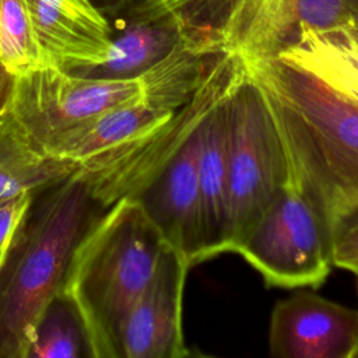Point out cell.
<instances>
[{
	"instance_id": "cell-1",
	"label": "cell",
	"mask_w": 358,
	"mask_h": 358,
	"mask_svg": "<svg viewBox=\"0 0 358 358\" xmlns=\"http://www.w3.org/2000/svg\"><path fill=\"white\" fill-rule=\"evenodd\" d=\"M242 60L277 127L289 182L333 232L358 215V96L282 57Z\"/></svg>"
},
{
	"instance_id": "cell-2",
	"label": "cell",
	"mask_w": 358,
	"mask_h": 358,
	"mask_svg": "<svg viewBox=\"0 0 358 358\" xmlns=\"http://www.w3.org/2000/svg\"><path fill=\"white\" fill-rule=\"evenodd\" d=\"M168 243L138 200L96 213L76 243L60 296L77 312L91 358H120L123 322Z\"/></svg>"
},
{
	"instance_id": "cell-3",
	"label": "cell",
	"mask_w": 358,
	"mask_h": 358,
	"mask_svg": "<svg viewBox=\"0 0 358 358\" xmlns=\"http://www.w3.org/2000/svg\"><path fill=\"white\" fill-rule=\"evenodd\" d=\"M99 211L76 175L35 197L0 267V358H28L39 319L60 295L71 252Z\"/></svg>"
},
{
	"instance_id": "cell-4",
	"label": "cell",
	"mask_w": 358,
	"mask_h": 358,
	"mask_svg": "<svg viewBox=\"0 0 358 358\" xmlns=\"http://www.w3.org/2000/svg\"><path fill=\"white\" fill-rule=\"evenodd\" d=\"M288 180L289 169L277 127L260 90L243 69L228 95L225 252H236Z\"/></svg>"
},
{
	"instance_id": "cell-5",
	"label": "cell",
	"mask_w": 358,
	"mask_h": 358,
	"mask_svg": "<svg viewBox=\"0 0 358 358\" xmlns=\"http://www.w3.org/2000/svg\"><path fill=\"white\" fill-rule=\"evenodd\" d=\"M235 253L263 277L267 287L317 288L334 266L330 227L289 180L248 231Z\"/></svg>"
},
{
	"instance_id": "cell-6",
	"label": "cell",
	"mask_w": 358,
	"mask_h": 358,
	"mask_svg": "<svg viewBox=\"0 0 358 358\" xmlns=\"http://www.w3.org/2000/svg\"><path fill=\"white\" fill-rule=\"evenodd\" d=\"M141 99V77L92 78L43 64L14 74L7 113L29 143L46 154L63 133L103 112Z\"/></svg>"
},
{
	"instance_id": "cell-7",
	"label": "cell",
	"mask_w": 358,
	"mask_h": 358,
	"mask_svg": "<svg viewBox=\"0 0 358 358\" xmlns=\"http://www.w3.org/2000/svg\"><path fill=\"white\" fill-rule=\"evenodd\" d=\"M105 20L110 35L106 59L71 74L108 80L138 78L185 42L228 50L218 38L200 27L192 0H131Z\"/></svg>"
},
{
	"instance_id": "cell-8",
	"label": "cell",
	"mask_w": 358,
	"mask_h": 358,
	"mask_svg": "<svg viewBox=\"0 0 358 358\" xmlns=\"http://www.w3.org/2000/svg\"><path fill=\"white\" fill-rule=\"evenodd\" d=\"M185 257L166 245L155 270L130 308L120 330V358H183L182 306L186 274Z\"/></svg>"
},
{
	"instance_id": "cell-9",
	"label": "cell",
	"mask_w": 358,
	"mask_h": 358,
	"mask_svg": "<svg viewBox=\"0 0 358 358\" xmlns=\"http://www.w3.org/2000/svg\"><path fill=\"white\" fill-rule=\"evenodd\" d=\"M358 344V310L315 292L298 291L277 302L270 317L274 358H352Z\"/></svg>"
},
{
	"instance_id": "cell-10",
	"label": "cell",
	"mask_w": 358,
	"mask_h": 358,
	"mask_svg": "<svg viewBox=\"0 0 358 358\" xmlns=\"http://www.w3.org/2000/svg\"><path fill=\"white\" fill-rule=\"evenodd\" d=\"M352 25L345 0H246L228 48L242 59L277 57L305 31H333Z\"/></svg>"
},
{
	"instance_id": "cell-11",
	"label": "cell",
	"mask_w": 358,
	"mask_h": 358,
	"mask_svg": "<svg viewBox=\"0 0 358 358\" xmlns=\"http://www.w3.org/2000/svg\"><path fill=\"white\" fill-rule=\"evenodd\" d=\"M197 127L136 197L165 242L190 267L199 264Z\"/></svg>"
},
{
	"instance_id": "cell-12",
	"label": "cell",
	"mask_w": 358,
	"mask_h": 358,
	"mask_svg": "<svg viewBox=\"0 0 358 358\" xmlns=\"http://www.w3.org/2000/svg\"><path fill=\"white\" fill-rule=\"evenodd\" d=\"M45 64L67 73L102 63L109 25L87 0H25Z\"/></svg>"
},
{
	"instance_id": "cell-13",
	"label": "cell",
	"mask_w": 358,
	"mask_h": 358,
	"mask_svg": "<svg viewBox=\"0 0 358 358\" xmlns=\"http://www.w3.org/2000/svg\"><path fill=\"white\" fill-rule=\"evenodd\" d=\"M229 92L208 110L197 127L199 263L225 253Z\"/></svg>"
},
{
	"instance_id": "cell-14",
	"label": "cell",
	"mask_w": 358,
	"mask_h": 358,
	"mask_svg": "<svg viewBox=\"0 0 358 358\" xmlns=\"http://www.w3.org/2000/svg\"><path fill=\"white\" fill-rule=\"evenodd\" d=\"M175 112L145 99L110 109L63 133L46 154L78 165L168 120Z\"/></svg>"
},
{
	"instance_id": "cell-15",
	"label": "cell",
	"mask_w": 358,
	"mask_h": 358,
	"mask_svg": "<svg viewBox=\"0 0 358 358\" xmlns=\"http://www.w3.org/2000/svg\"><path fill=\"white\" fill-rule=\"evenodd\" d=\"M76 172L74 162L35 148L7 112L0 116V199L22 192L39 196Z\"/></svg>"
},
{
	"instance_id": "cell-16",
	"label": "cell",
	"mask_w": 358,
	"mask_h": 358,
	"mask_svg": "<svg viewBox=\"0 0 358 358\" xmlns=\"http://www.w3.org/2000/svg\"><path fill=\"white\" fill-rule=\"evenodd\" d=\"M277 57L296 63L358 96V34L351 28L305 31Z\"/></svg>"
},
{
	"instance_id": "cell-17",
	"label": "cell",
	"mask_w": 358,
	"mask_h": 358,
	"mask_svg": "<svg viewBox=\"0 0 358 358\" xmlns=\"http://www.w3.org/2000/svg\"><path fill=\"white\" fill-rule=\"evenodd\" d=\"M80 357H90L81 320L74 308L59 295L38 322L28 358Z\"/></svg>"
},
{
	"instance_id": "cell-18",
	"label": "cell",
	"mask_w": 358,
	"mask_h": 358,
	"mask_svg": "<svg viewBox=\"0 0 358 358\" xmlns=\"http://www.w3.org/2000/svg\"><path fill=\"white\" fill-rule=\"evenodd\" d=\"M0 63L13 74L45 64L25 0H0Z\"/></svg>"
},
{
	"instance_id": "cell-19",
	"label": "cell",
	"mask_w": 358,
	"mask_h": 358,
	"mask_svg": "<svg viewBox=\"0 0 358 358\" xmlns=\"http://www.w3.org/2000/svg\"><path fill=\"white\" fill-rule=\"evenodd\" d=\"M35 194L22 192L6 199H0V267L4 264L28 213L34 204Z\"/></svg>"
},
{
	"instance_id": "cell-20",
	"label": "cell",
	"mask_w": 358,
	"mask_h": 358,
	"mask_svg": "<svg viewBox=\"0 0 358 358\" xmlns=\"http://www.w3.org/2000/svg\"><path fill=\"white\" fill-rule=\"evenodd\" d=\"M333 264L358 275V215L333 228Z\"/></svg>"
},
{
	"instance_id": "cell-21",
	"label": "cell",
	"mask_w": 358,
	"mask_h": 358,
	"mask_svg": "<svg viewBox=\"0 0 358 358\" xmlns=\"http://www.w3.org/2000/svg\"><path fill=\"white\" fill-rule=\"evenodd\" d=\"M13 83H14V74L0 63V116L4 115L8 109Z\"/></svg>"
},
{
	"instance_id": "cell-22",
	"label": "cell",
	"mask_w": 358,
	"mask_h": 358,
	"mask_svg": "<svg viewBox=\"0 0 358 358\" xmlns=\"http://www.w3.org/2000/svg\"><path fill=\"white\" fill-rule=\"evenodd\" d=\"M130 1L131 0H87V3L103 18L115 14Z\"/></svg>"
},
{
	"instance_id": "cell-23",
	"label": "cell",
	"mask_w": 358,
	"mask_h": 358,
	"mask_svg": "<svg viewBox=\"0 0 358 358\" xmlns=\"http://www.w3.org/2000/svg\"><path fill=\"white\" fill-rule=\"evenodd\" d=\"M345 6H347V11L350 14L351 22H352L351 27L358 25V0H345Z\"/></svg>"
},
{
	"instance_id": "cell-24",
	"label": "cell",
	"mask_w": 358,
	"mask_h": 358,
	"mask_svg": "<svg viewBox=\"0 0 358 358\" xmlns=\"http://www.w3.org/2000/svg\"><path fill=\"white\" fill-rule=\"evenodd\" d=\"M352 358H358V344H357V347H355V350L352 352Z\"/></svg>"
},
{
	"instance_id": "cell-25",
	"label": "cell",
	"mask_w": 358,
	"mask_h": 358,
	"mask_svg": "<svg viewBox=\"0 0 358 358\" xmlns=\"http://www.w3.org/2000/svg\"><path fill=\"white\" fill-rule=\"evenodd\" d=\"M351 29H352V31H355V32L358 34V25H355V27H351Z\"/></svg>"
},
{
	"instance_id": "cell-26",
	"label": "cell",
	"mask_w": 358,
	"mask_h": 358,
	"mask_svg": "<svg viewBox=\"0 0 358 358\" xmlns=\"http://www.w3.org/2000/svg\"><path fill=\"white\" fill-rule=\"evenodd\" d=\"M357 294H358V275H357Z\"/></svg>"
}]
</instances>
